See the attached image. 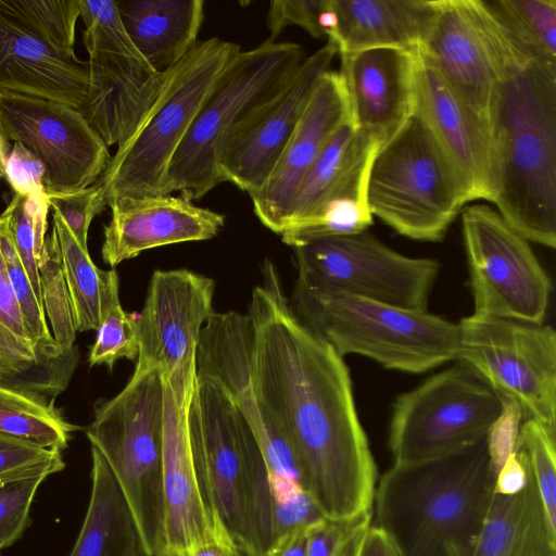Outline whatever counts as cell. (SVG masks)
I'll use <instances>...</instances> for the list:
<instances>
[{"instance_id": "f6af8a7d", "label": "cell", "mask_w": 556, "mask_h": 556, "mask_svg": "<svg viewBox=\"0 0 556 556\" xmlns=\"http://www.w3.org/2000/svg\"><path fill=\"white\" fill-rule=\"evenodd\" d=\"M370 519L371 513L351 520L323 517L307 529L306 556H334L354 531Z\"/></svg>"}, {"instance_id": "83f0119b", "label": "cell", "mask_w": 556, "mask_h": 556, "mask_svg": "<svg viewBox=\"0 0 556 556\" xmlns=\"http://www.w3.org/2000/svg\"><path fill=\"white\" fill-rule=\"evenodd\" d=\"M527 470L518 493L493 495L473 556H556V530L528 465Z\"/></svg>"}, {"instance_id": "b9f144b4", "label": "cell", "mask_w": 556, "mask_h": 556, "mask_svg": "<svg viewBox=\"0 0 556 556\" xmlns=\"http://www.w3.org/2000/svg\"><path fill=\"white\" fill-rule=\"evenodd\" d=\"M64 467L61 451L0 432V480L43 469L59 472Z\"/></svg>"}, {"instance_id": "7402d4cb", "label": "cell", "mask_w": 556, "mask_h": 556, "mask_svg": "<svg viewBox=\"0 0 556 556\" xmlns=\"http://www.w3.org/2000/svg\"><path fill=\"white\" fill-rule=\"evenodd\" d=\"M415 96V114L448 162L467 202H491L489 124L471 111L438 73L419 58Z\"/></svg>"}, {"instance_id": "5bb4252c", "label": "cell", "mask_w": 556, "mask_h": 556, "mask_svg": "<svg viewBox=\"0 0 556 556\" xmlns=\"http://www.w3.org/2000/svg\"><path fill=\"white\" fill-rule=\"evenodd\" d=\"M462 230L472 314L543 324L552 281L529 241L485 204L462 210Z\"/></svg>"}, {"instance_id": "74e56055", "label": "cell", "mask_w": 556, "mask_h": 556, "mask_svg": "<svg viewBox=\"0 0 556 556\" xmlns=\"http://www.w3.org/2000/svg\"><path fill=\"white\" fill-rule=\"evenodd\" d=\"M52 469L0 480V551L16 542L29 523V509Z\"/></svg>"}, {"instance_id": "d6a6232c", "label": "cell", "mask_w": 556, "mask_h": 556, "mask_svg": "<svg viewBox=\"0 0 556 556\" xmlns=\"http://www.w3.org/2000/svg\"><path fill=\"white\" fill-rule=\"evenodd\" d=\"M0 251L5 262L10 281L21 307L26 332L38 356L46 361L64 358L75 349L63 354L48 328L42 304L15 250L7 220L0 214Z\"/></svg>"}, {"instance_id": "e575fe53", "label": "cell", "mask_w": 556, "mask_h": 556, "mask_svg": "<svg viewBox=\"0 0 556 556\" xmlns=\"http://www.w3.org/2000/svg\"><path fill=\"white\" fill-rule=\"evenodd\" d=\"M48 210V204L39 203L31 197L15 194L1 214L41 304L38 262L43 255Z\"/></svg>"}, {"instance_id": "44dd1931", "label": "cell", "mask_w": 556, "mask_h": 556, "mask_svg": "<svg viewBox=\"0 0 556 556\" xmlns=\"http://www.w3.org/2000/svg\"><path fill=\"white\" fill-rule=\"evenodd\" d=\"M339 55L350 121L382 144L415 112L417 52L372 48Z\"/></svg>"}, {"instance_id": "7bdbcfd3", "label": "cell", "mask_w": 556, "mask_h": 556, "mask_svg": "<svg viewBox=\"0 0 556 556\" xmlns=\"http://www.w3.org/2000/svg\"><path fill=\"white\" fill-rule=\"evenodd\" d=\"M47 202L49 208L51 207L61 216L80 247L88 250L90 224L106 206L98 181L79 191L48 194Z\"/></svg>"}, {"instance_id": "f546056e", "label": "cell", "mask_w": 556, "mask_h": 556, "mask_svg": "<svg viewBox=\"0 0 556 556\" xmlns=\"http://www.w3.org/2000/svg\"><path fill=\"white\" fill-rule=\"evenodd\" d=\"M52 217L76 329L97 330L108 311L119 302L118 275L115 269L97 267L88 250L80 247L61 216L53 211Z\"/></svg>"}, {"instance_id": "8fae6325", "label": "cell", "mask_w": 556, "mask_h": 556, "mask_svg": "<svg viewBox=\"0 0 556 556\" xmlns=\"http://www.w3.org/2000/svg\"><path fill=\"white\" fill-rule=\"evenodd\" d=\"M505 405L473 370L459 363L397 396L389 447L393 464L437 458L485 438Z\"/></svg>"}, {"instance_id": "816d5d0a", "label": "cell", "mask_w": 556, "mask_h": 556, "mask_svg": "<svg viewBox=\"0 0 556 556\" xmlns=\"http://www.w3.org/2000/svg\"><path fill=\"white\" fill-rule=\"evenodd\" d=\"M370 525L371 519L354 531V533L341 545L334 556H359Z\"/></svg>"}, {"instance_id": "60d3db41", "label": "cell", "mask_w": 556, "mask_h": 556, "mask_svg": "<svg viewBox=\"0 0 556 556\" xmlns=\"http://www.w3.org/2000/svg\"><path fill=\"white\" fill-rule=\"evenodd\" d=\"M266 25L270 40L287 26H299L314 38H328L334 25L329 0H274L269 3Z\"/></svg>"}, {"instance_id": "4fadbf2b", "label": "cell", "mask_w": 556, "mask_h": 556, "mask_svg": "<svg viewBox=\"0 0 556 556\" xmlns=\"http://www.w3.org/2000/svg\"><path fill=\"white\" fill-rule=\"evenodd\" d=\"M80 5L89 68V92L80 113L108 147H118L146 116L164 73L129 39L115 0H80Z\"/></svg>"}, {"instance_id": "d6986e66", "label": "cell", "mask_w": 556, "mask_h": 556, "mask_svg": "<svg viewBox=\"0 0 556 556\" xmlns=\"http://www.w3.org/2000/svg\"><path fill=\"white\" fill-rule=\"evenodd\" d=\"M195 379L197 374L178 379H163L164 547L184 548L208 541L230 539L217 528L211 517L192 458L188 408Z\"/></svg>"}, {"instance_id": "f5cc1de1", "label": "cell", "mask_w": 556, "mask_h": 556, "mask_svg": "<svg viewBox=\"0 0 556 556\" xmlns=\"http://www.w3.org/2000/svg\"><path fill=\"white\" fill-rule=\"evenodd\" d=\"M9 152L8 141L0 132V180L4 177V162Z\"/></svg>"}, {"instance_id": "5b68a950", "label": "cell", "mask_w": 556, "mask_h": 556, "mask_svg": "<svg viewBox=\"0 0 556 556\" xmlns=\"http://www.w3.org/2000/svg\"><path fill=\"white\" fill-rule=\"evenodd\" d=\"M235 42L217 37L199 40L164 72L156 98L135 131L117 147L98 180L106 206L170 194L169 164L198 112L233 58Z\"/></svg>"}, {"instance_id": "6da1fadb", "label": "cell", "mask_w": 556, "mask_h": 556, "mask_svg": "<svg viewBox=\"0 0 556 556\" xmlns=\"http://www.w3.org/2000/svg\"><path fill=\"white\" fill-rule=\"evenodd\" d=\"M262 276L247 313L256 402L289 442L301 484L324 517L370 514L377 466L343 357L298 318L270 261Z\"/></svg>"}, {"instance_id": "7dc6e473", "label": "cell", "mask_w": 556, "mask_h": 556, "mask_svg": "<svg viewBox=\"0 0 556 556\" xmlns=\"http://www.w3.org/2000/svg\"><path fill=\"white\" fill-rule=\"evenodd\" d=\"M156 556H267L237 544L231 539L208 541L184 548L164 547Z\"/></svg>"}, {"instance_id": "bcb514c9", "label": "cell", "mask_w": 556, "mask_h": 556, "mask_svg": "<svg viewBox=\"0 0 556 556\" xmlns=\"http://www.w3.org/2000/svg\"><path fill=\"white\" fill-rule=\"evenodd\" d=\"M0 325L20 340L31 344L28 339L21 307L13 291L4 258L0 251ZM33 345V344H31ZM34 346V345H33Z\"/></svg>"}, {"instance_id": "4316f807", "label": "cell", "mask_w": 556, "mask_h": 556, "mask_svg": "<svg viewBox=\"0 0 556 556\" xmlns=\"http://www.w3.org/2000/svg\"><path fill=\"white\" fill-rule=\"evenodd\" d=\"M122 25L138 51L164 73L197 45L203 0H116Z\"/></svg>"}, {"instance_id": "cb8c5ba5", "label": "cell", "mask_w": 556, "mask_h": 556, "mask_svg": "<svg viewBox=\"0 0 556 556\" xmlns=\"http://www.w3.org/2000/svg\"><path fill=\"white\" fill-rule=\"evenodd\" d=\"M111 211L101 253L112 267L157 247L212 239L225 224V215L181 195L143 198Z\"/></svg>"}, {"instance_id": "9c48e42d", "label": "cell", "mask_w": 556, "mask_h": 556, "mask_svg": "<svg viewBox=\"0 0 556 556\" xmlns=\"http://www.w3.org/2000/svg\"><path fill=\"white\" fill-rule=\"evenodd\" d=\"M372 217L418 241H441L467 202L448 162L415 114L377 150L367 176Z\"/></svg>"}, {"instance_id": "9a60e30c", "label": "cell", "mask_w": 556, "mask_h": 556, "mask_svg": "<svg viewBox=\"0 0 556 556\" xmlns=\"http://www.w3.org/2000/svg\"><path fill=\"white\" fill-rule=\"evenodd\" d=\"M416 52L490 126L508 40L484 0H438Z\"/></svg>"}, {"instance_id": "8d00e7d4", "label": "cell", "mask_w": 556, "mask_h": 556, "mask_svg": "<svg viewBox=\"0 0 556 556\" xmlns=\"http://www.w3.org/2000/svg\"><path fill=\"white\" fill-rule=\"evenodd\" d=\"M8 5L38 35L53 46L73 51L81 14L80 0H5Z\"/></svg>"}, {"instance_id": "ffe728a7", "label": "cell", "mask_w": 556, "mask_h": 556, "mask_svg": "<svg viewBox=\"0 0 556 556\" xmlns=\"http://www.w3.org/2000/svg\"><path fill=\"white\" fill-rule=\"evenodd\" d=\"M350 121L349 103L339 72L328 70L317 80L295 129L268 177L252 194L260 222L280 235L305 175L337 129Z\"/></svg>"}, {"instance_id": "f35d334b", "label": "cell", "mask_w": 556, "mask_h": 556, "mask_svg": "<svg viewBox=\"0 0 556 556\" xmlns=\"http://www.w3.org/2000/svg\"><path fill=\"white\" fill-rule=\"evenodd\" d=\"M97 331V338L88 357L90 366L106 365L112 369L121 358L137 361L138 319L136 315L126 313L121 302L108 311Z\"/></svg>"}, {"instance_id": "484cf974", "label": "cell", "mask_w": 556, "mask_h": 556, "mask_svg": "<svg viewBox=\"0 0 556 556\" xmlns=\"http://www.w3.org/2000/svg\"><path fill=\"white\" fill-rule=\"evenodd\" d=\"M380 146L351 121L343 123L302 180L282 231L314 219L331 201L367 189L369 166Z\"/></svg>"}, {"instance_id": "603a6c76", "label": "cell", "mask_w": 556, "mask_h": 556, "mask_svg": "<svg viewBox=\"0 0 556 556\" xmlns=\"http://www.w3.org/2000/svg\"><path fill=\"white\" fill-rule=\"evenodd\" d=\"M0 90L54 100L81 112L89 92L88 62L47 41L0 0Z\"/></svg>"}, {"instance_id": "30bf717a", "label": "cell", "mask_w": 556, "mask_h": 556, "mask_svg": "<svg viewBox=\"0 0 556 556\" xmlns=\"http://www.w3.org/2000/svg\"><path fill=\"white\" fill-rule=\"evenodd\" d=\"M457 358L501 397L556 434V333L544 324L470 315L460 319Z\"/></svg>"}, {"instance_id": "1f68e13d", "label": "cell", "mask_w": 556, "mask_h": 556, "mask_svg": "<svg viewBox=\"0 0 556 556\" xmlns=\"http://www.w3.org/2000/svg\"><path fill=\"white\" fill-rule=\"evenodd\" d=\"M76 429L42 395L0 382V432L62 451Z\"/></svg>"}, {"instance_id": "ac0fdd59", "label": "cell", "mask_w": 556, "mask_h": 556, "mask_svg": "<svg viewBox=\"0 0 556 556\" xmlns=\"http://www.w3.org/2000/svg\"><path fill=\"white\" fill-rule=\"evenodd\" d=\"M338 55L334 42L300 63L282 88L239 128L220 162L224 182L230 181L250 197L258 191L279 159L319 77Z\"/></svg>"}, {"instance_id": "4dcf8cb0", "label": "cell", "mask_w": 556, "mask_h": 556, "mask_svg": "<svg viewBox=\"0 0 556 556\" xmlns=\"http://www.w3.org/2000/svg\"><path fill=\"white\" fill-rule=\"evenodd\" d=\"M484 3L523 56L556 70V0H484Z\"/></svg>"}, {"instance_id": "f1b7e54d", "label": "cell", "mask_w": 556, "mask_h": 556, "mask_svg": "<svg viewBox=\"0 0 556 556\" xmlns=\"http://www.w3.org/2000/svg\"><path fill=\"white\" fill-rule=\"evenodd\" d=\"M91 493L68 556H148L128 503L103 457L91 448Z\"/></svg>"}, {"instance_id": "277c9868", "label": "cell", "mask_w": 556, "mask_h": 556, "mask_svg": "<svg viewBox=\"0 0 556 556\" xmlns=\"http://www.w3.org/2000/svg\"><path fill=\"white\" fill-rule=\"evenodd\" d=\"M192 458L218 529L267 555L274 545L267 466L245 417L215 382L197 376L188 408Z\"/></svg>"}, {"instance_id": "d4e9b609", "label": "cell", "mask_w": 556, "mask_h": 556, "mask_svg": "<svg viewBox=\"0 0 556 556\" xmlns=\"http://www.w3.org/2000/svg\"><path fill=\"white\" fill-rule=\"evenodd\" d=\"M338 54L372 48L417 51L438 0H329Z\"/></svg>"}, {"instance_id": "7c38bea8", "label": "cell", "mask_w": 556, "mask_h": 556, "mask_svg": "<svg viewBox=\"0 0 556 556\" xmlns=\"http://www.w3.org/2000/svg\"><path fill=\"white\" fill-rule=\"evenodd\" d=\"M293 250L296 292L346 293L416 311H427L440 269L435 260L405 256L367 230Z\"/></svg>"}, {"instance_id": "52a82bcc", "label": "cell", "mask_w": 556, "mask_h": 556, "mask_svg": "<svg viewBox=\"0 0 556 556\" xmlns=\"http://www.w3.org/2000/svg\"><path fill=\"white\" fill-rule=\"evenodd\" d=\"M164 384L157 370L135 369L111 400L98 402L86 435L113 472L137 522L147 555L165 546Z\"/></svg>"}, {"instance_id": "ab89813d", "label": "cell", "mask_w": 556, "mask_h": 556, "mask_svg": "<svg viewBox=\"0 0 556 556\" xmlns=\"http://www.w3.org/2000/svg\"><path fill=\"white\" fill-rule=\"evenodd\" d=\"M269 486L274 545L285 535L306 529L324 517L299 482L269 478Z\"/></svg>"}, {"instance_id": "ba28073f", "label": "cell", "mask_w": 556, "mask_h": 556, "mask_svg": "<svg viewBox=\"0 0 556 556\" xmlns=\"http://www.w3.org/2000/svg\"><path fill=\"white\" fill-rule=\"evenodd\" d=\"M304 58L300 45L270 39L233 58L169 164V193L199 200L224 182L220 162L232 137L282 88Z\"/></svg>"}, {"instance_id": "ee69618b", "label": "cell", "mask_w": 556, "mask_h": 556, "mask_svg": "<svg viewBox=\"0 0 556 556\" xmlns=\"http://www.w3.org/2000/svg\"><path fill=\"white\" fill-rule=\"evenodd\" d=\"M4 177L15 194L31 197L48 204L45 190L46 167L27 148L14 142L4 162Z\"/></svg>"}, {"instance_id": "836d02e7", "label": "cell", "mask_w": 556, "mask_h": 556, "mask_svg": "<svg viewBox=\"0 0 556 556\" xmlns=\"http://www.w3.org/2000/svg\"><path fill=\"white\" fill-rule=\"evenodd\" d=\"M45 314L50 320L52 337L63 354L75 349L76 323L64 279L56 231L46 237L43 255L38 262Z\"/></svg>"}, {"instance_id": "e0dca14e", "label": "cell", "mask_w": 556, "mask_h": 556, "mask_svg": "<svg viewBox=\"0 0 556 556\" xmlns=\"http://www.w3.org/2000/svg\"><path fill=\"white\" fill-rule=\"evenodd\" d=\"M215 282L186 268L155 270L138 319L135 369L157 370L163 379L197 372L200 333L213 314Z\"/></svg>"}, {"instance_id": "681fc988", "label": "cell", "mask_w": 556, "mask_h": 556, "mask_svg": "<svg viewBox=\"0 0 556 556\" xmlns=\"http://www.w3.org/2000/svg\"><path fill=\"white\" fill-rule=\"evenodd\" d=\"M308 528L296 530L281 538L275 543L267 556H306V532Z\"/></svg>"}, {"instance_id": "8992f818", "label": "cell", "mask_w": 556, "mask_h": 556, "mask_svg": "<svg viewBox=\"0 0 556 556\" xmlns=\"http://www.w3.org/2000/svg\"><path fill=\"white\" fill-rule=\"evenodd\" d=\"M290 304L342 357L358 354L384 368L415 374L457 358L458 325L428 311L336 292L294 291Z\"/></svg>"}, {"instance_id": "c3c4849f", "label": "cell", "mask_w": 556, "mask_h": 556, "mask_svg": "<svg viewBox=\"0 0 556 556\" xmlns=\"http://www.w3.org/2000/svg\"><path fill=\"white\" fill-rule=\"evenodd\" d=\"M528 476L527 465L517 452H511L497 472L494 494L513 495L518 493L526 484Z\"/></svg>"}, {"instance_id": "2e32d148", "label": "cell", "mask_w": 556, "mask_h": 556, "mask_svg": "<svg viewBox=\"0 0 556 556\" xmlns=\"http://www.w3.org/2000/svg\"><path fill=\"white\" fill-rule=\"evenodd\" d=\"M0 132L43 163L47 195L96 184L112 156L77 109L46 98L0 90Z\"/></svg>"}, {"instance_id": "f907efd6", "label": "cell", "mask_w": 556, "mask_h": 556, "mask_svg": "<svg viewBox=\"0 0 556 556\" xmlns=\"http://www.w3.org/2000/svg\"><path fill=\"white\" fill-rule=\"evenodd\" d=\"M359 556H397L396 552L386 535L379 528L370 525Z\"/></svg>"}, {"instance_id": "7a4b0ae2", "label": "cell", "mask_w": 556, "mask_h": 556, "mask_svg": "<svg viewBox=\"0 0 556 556\" xmlns=\"http://www.w3.org/2000/svg\"><path fill=\"white\" fill-rule=\"evenodd\" d=\"M492 203L528 241L556 247V70L509 42L490 116Z\"/></svg>"}, {"instance_id": "3957f363", "label": "cell", "mask_w": 556, "mask_h": 556, "mask_svg": "<svg viewBox=\"0 0 556 556\" xmlns=\"http://www.w3.org/2000/svg\"><path fill=\"white\" fill-rule=\"evenodd\" d=\"M496 476L488 435L437 458L393 464L377 482L371 525L397 556H473Z\"/></svg>"}, {"instance_id": "d590c367", "label": "cell", "mask_w": 556, "mask_h": 556, "mask_svg": "<svg viewBox=\"0 0 556 556\" xmlns=\"http://www.w3.org/2000/svg\"><path fill=\"white\" fill-rule=\"evenodd\" d=\"M526 460L538 485L546 518L556 530V434L533 419L522 421L515 450Z\"/></svg>"}]
</instances>
